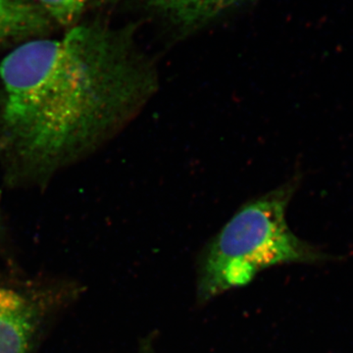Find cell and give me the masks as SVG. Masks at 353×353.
Listing matches in <instances>:
<instances>
[{"label": "cell", "mask_w": 353, "mask_h": 353, "mask_svg": "<svg viewBox=\"0 0 353 353\" xmlns=\"http://www.w3.org/2000/svg\"><path fill=\"white\" fill-rule=\"evenodd\" d=\"M157 88L126 32L75 26L32 39L0 62V160L14 183L41 185L85 159Z\"/></svg>", "instance_id": "1"}, {"label": "cell", "mask_w": 353, "mask_h": 353, "mask_svg": "<svg viewBox=\"0 0 353 353\" xmlns=\"http://www.w3.org/2000/svg\"><path fill=\"white\" fill-rule=\"evenodd\" d=\"M294 189L296 183L289 182L248 201L211 240L199 264V303L245 287L270 267L321 260V253L288 225L287 209Z\"/></svg>", "instance_id": "2"}, {"label": "cell", "mask_w": 353, "mask_h": 353, "mask_svg": "<svg viewBox=\"0 0 353 353\" xmlns=\"http://www.w3.org/2000/svg\"><path fill=\"white\" fill-rule=\"evenodd\" d=\"M48 311L39 294L0 285V353H32Z\"/></svg>", "instance_id": "3"}, {"label": "cell", "mask_w": 353, "mask_h": 353, "mask_svg": "<svg viewBox=\"0 0 353 353\" xmlns=\"http://www.w3.org/2000/svg\"><path fill=\"white\" fill-rule=\"evenodd\" d=\"M246 0H146L150 8L181 29H196Z\"/></svg>", "instance_id": "4"}, {"label": "cell", "mask_w": 353, "mask_h": 353, "mask_svg": "<svg viewBox=\"0 0 353 353\" xmlns=\"http://www.w3.org/2000/svg\"><path fill=\"white\" fill-rule=\"evenodd\" d=\"M51 19L29 0H0V43L37 38L50 30Z\"/></svg>", "instance_id": "5"}, {"label": "cell", "mask_w": 353, "mask_h": 353, "mask_svg": "<svg viewBox=\"0 0 353 353\" xmlns=\"http://www.w3.org/2000/svg\"><path fill=\"white\" fill-rule=\"evenodd\" d=\"M39 6L62 26H71L80 17L90 0H37Z\"/></svg>", "instance_id": "6"}, {"label": "cell", "mask_w": 353, "mask_h": 353, "mask_svg": "<svg viewBox=\"0 0 353 353\" xmlns=\"http://www.w3.org/2000/svg\"><path fill=\"white\" fill-rule=\"evenodd\" d=\"M139 353H157L154 345H153L152 338L145 339V340L141 343Z\"/></svg>", "instance_id": "7"}]
</instances>
